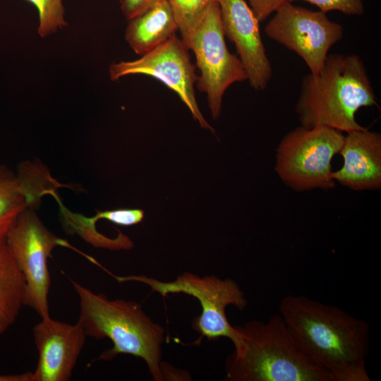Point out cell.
I'll return each instance as SVG.
<instances>
[{
  "label": "cell",
  "instance_id": "10",
  "mask_svg": "<svg viewBox=\"0 0 381 381\" xmlns=\"http://www.w3.org/2000/svg\"><path fill=\"white\" fill-rule=\"evenodd\" d=\"M109 72L113 81L131 74H143L159 80L178 95L202 128L214 131L196 100L195 66L190 61L188 49L176 35L136 60L111 64Z\"/></svg>",
  "mask_w": 381,
  "mask_h": 381
},
{
  "label": "cell",
  "instance_id": "7",
  "mask_svg": "<svg viewBox=\"0 0 381 381\" xmlns=\"http://www.w3.org/2000/svg\"><path fill=\"white\" fill-rule=\"evenodd\" d=\"M5 242L25 279V306L32 308L41 318L50 316L48 258L56 246H71L49 231L33 208L20 214Z\"/></svg>",
  "mask_w": 381,
  "mask_h": 381
},
{
  "label": "cell",
  "instance_id": "18",
  "mask_svg": "<svg viewBox=\"0 0 381 381\" xmlns=\"http://www.w3.org/2000/svg\"><path fill=\"white\" fill-rule=\"evenodd\" d=\"M184 44L202 20L210 5L217 0H168Z\"/></svg>",
  "mask_w": 381,
  "mask_h": 381
},
{
  "label": "cell",
  "instance_id": "3",
  "mask_svg": "<svg viewBox=\"0 0 381 381\" xmlns=\"http://www.w3.org/2000/svg\"><path fill=\"white\" fill-rule=\"evenodd\" d=\"M71 282L80 301L77 322L86 336L108 338L112 342V348L104 351L98 359L110 361L119 354H130L144 360L154 380H164V327L152 321L135 301L109 299L75 281Z\"/></svg>",
  "mask_w": 381,
  "mask_h": 381
},
{
  "label": "cell",
  "instance_id": "1",
  "mask_svg": "<svg viewBox=\"0 0 381 381\" xmlns=\"http://www.w3.org/2000/svg\"><path fill=\"white\" fill-rule=\"evenodd\" d=\"M279 313L305 356L331 381H370V327L340 308L304 296L281 299Z\"/></svg>",
  "mask_w": 381,
  "mask_h": 381
},
{
  "label": "cell",
  "instance_id": "23",
  "mask_svg": "<svg viewBox=\"0 0 381 381\" xmlns=\"http://www.w3.org/2000/svg\"><path fill=\"white\" fill-rule=\"evenodd\" d=\"M164 0H120L121 10L128 20Z\"/></svg>",
  "mask_w": 381,
  "mask_h": 381
},
{
  "label": "cell",
  "instance_id": "5",
  "mask_svg": "<svg viewBox=\"0 0 381 381\" xmlns=\"http://www.w3.org/2000/svg\"><path fill=\"white\" fill-rule=\"evenodd\" d=\"M342 132L325 126L298 127L286 134L276 149L275 171L296 191L332 189V160L342 147Z\"/></svg>",
  "mask_w": 381,
  "mask_h": 381
},
{
  "label": "cell",
  "instance_id": "21",
  "mask_svg": "<svg viewBox=\"0 0 381 381\" xmlns=\"http://www.w3.org/2000/svg\"><path fill=\"white\" fill-rule=\"evenodd\" d=\"M101 219L119 226H129L141 222L145 212L141 209H117L97 212Z\"/></svg>",
  "mask_w": 381,
  "mask_h": 381
},
{
  "label": "cell",
  "instance_id": "8",
  "mask_svg": "<svg viewBox=\"0 0 381 381\" xmlns=\"http://www.w3.org/2000/svg\"><path fill=\"white\" fill-rule=\"evenodd\" d=\"M192 50L200 71L198 89L207 95L212 116L219 118L222 98L234 83L248 79L238 56L229 52L223 32L217 1L208 7L202 20L186 43Z\"/></svg>",
  "mask_w": 381,
  "mask_h": 381
},
{
  "label": "cell",
  "instance_id": "11",
  "mask_svg": "<svg viewBox=\"0 0 381 381\" xmlns=\"http://www.w3.org/2000/svg\"><path fill=\"white\" fill-rule=\"evenodd\" d=\"M225 37L235 45L250 86L264 90L272 68L262 40L259 21L245 0H217Z\"/></svg>",
  "mask_w": 381,
  "mask_h": 381
},
{
  "label": "cell",
  "instance_id": "17",
  "mask_svg": "<svg viewBox=\"0 0 381 381\" xmlns=\"http://www.w3.org/2000/svg\"><path fill=\"white\" fill-rule=\"evenodd\" d=\"M50 195L56 198L59 205L61 221L68 234H77L95 248L114 250H128L133 248V241L120 231L115 238H109L99 233L96 229V222L101 219L98 213L92 217H87L81 214L73 212L64 207L55 190L52 191Z\"/></svg>",
  "mask_w": 381,
  "mask_h": 381
},
{
  "label": "cell",
  "instance_id": "20",
  "mask_svg": "<svg viewBox=\"0 0 381 381\" xmlns=\"http://www.w3.org/2000/svg\"><path fill=\"white\" fill-rule=\"evenodd\" d=\"M296 1L311 4L326 13L337 11L349 16H361L365 12L363 0H289V2Z\"/></svg>",
  "mask_w": 381,
  "mask_h": 381
},
{
  "label": "cell",
  "instance_id": "12",
  "mask_svg": "<svg viewBox=\"0 0 381 381\" xmlns=\"http://www.w3.org/2000/svg\"><path fill=\"white\" fill-rule=\"evenodd\" d=\"M33 336L39 359L31 381L69 380L86 341L80 325L49 316L34 327Z\"/></svg>",
  "mask_w": 381,
  "mask_h": 381
},
{
  "label": "cell",
  "instance_id": "13",
  "mask_svg": "<svg viewBox=\"0 0 381 381\" xmlns=\"http://www.w3.org/2000/svg\"><path fill=\"white\" fill-rule=\"evenodd\" d=\"M58 183L42 165L25 162L16 174L0 166V242L6 236L20 214L33 208L43 195L55 190Z\"/></svg>",
  "mask_w": 381,
  "mask_h": 381
},
{
  "label": "cell",
  "instance_id": "15",
  "mask_svg": "<svg viewBox=\"0 0 381 381\" xmlns=\"http://www.w3.org/2000/svg\"><path fill=\"white\" fill-rule=\"evenodd\" d=\"M177 24L168 0H164L128 20L125 39L140 56L176 35Z\"/></svg>",
  "mask_w": 381,
  "mask_h": 381
},
{
  "label": "cell",
  "instance_id": "22",
  "mask_svg": "<svg viewBox=\"0 0 381 381\" xmlns=\"http://www.w3.org/2000/svg\"><path fill=\"white\" fill-rule=\"evenodd\" d=\"M289 0H248L259 22L265 20Z\"/></svg>",
  "mask_w": 381,
  "mask_h": 381
},
{
  "label": "cell",
  "instance_id": "2",
  "mask_svg": "<svg viewBox=\"0 0 381 381\" xmlns=\"http://www.w3.org/2000/svg\"><path fill=\"white\" fill-rule=\"evenodd\" d=\"M373 106L377 97L361 57L331 54L318 73L303 77L296 111L304 128L322 126L347 133L365 128L356 114Z\"/></svg>",
  "mask_w": 381,
  "mask_h": 381
},
{
  "label": "cell",
  "instance_id": "19",
  "mask_svg": "<svg viewBox=\"0 0 381 381\" xmlns=\"http://www.w3.org/2000/svg\"><path fill=\"white\" fill-rule=\"evenodd\" d=\"M37 8L39 15L37 32L45 37L68 25L64 18L62 0H26Z\"/></svg>",
  "mask_w": 381,
  "mask_h": 381
},
{
  "label": "cell",
  "instance_id": "14",
  "mask_svg": "<svg viewBox=\"0 0 381 381\" xmlns=\"http://www.w3.org/2000/svg\"><path fill=\"white\" fill-rule=\"evenodd\" d=\"M339 153L343 165L332 173L335 181L356 191L380 188V133L367 128L347 133Z\"/></svg>",
  "mask_w": 381,
  "mask_h": 381
},
{
  "label": "cell",
  "instance_id": "4",
  "mask_svg": "<svg viewBox=\"0 0 381 381\" xmlns=\"http://www.w3.org/2000/svg\"><path fill=\"white\" fill-rule=\"evenodd\" d=\"M234 327L236 341L226 361L225 380L331 381L300 351L279 313Z\"/></svg>",
  "mask_w": 381,
  "mask_h": 381
},
{
  "label": "cell",
  "instance_id": "24",
  "mask_svg": "<svg viewBox=\"0 0 381 381\" xmlns=\"http://www.w3.org/2000/svg\"><path fill=\"white\" fill-rule=\"evenodd\" d=\"M32 372L22 374L1 375L0 381H31Z\"/></svg>",
  "mask_w": 381,
  "mask_h": 381
},
{
  "label": "cell",
  "instance_id": "9",
  "mask_svg": "<svg viewBox=\"0 0 381 381\" xmlns=\"http://www.w3.org/2000/svg\"><path fill=\"white\" fill-rule=\"evenodd\" d=\"M265 31L270 39L300 56L314 74L321 69L330 48L344 35L343 27L326 13L289 1L274 12Z\"/></svg>",
  "mask_w": 381,
  "mask_h": 381
},
{
  "label": "cell",
  "instance_id": "16",
  "mask_svg": "<svg viewBox=\"0 0 381 381\" xmlns=\"http://www.w3.org/2000/svg\"><path fill=\"white\" fill-rule=\"evenodd\" d=\"M26 282L5 241L0 242V337L25 306Z\"/></svg>",
  "mask_w": 381,
  "mask_h": 381
},
{
  "label": "cell",
  "instance_id": "6",
  "mask_svg": "<svg viewBox=\"0 0 381 381\" xmlns=\"http://www.w3.org/2000/svg\"><path fill=\"white\" fill-rule=\"evenodd\" d=\"M116 279L119 282L144 283L162 296L179 293L193 296L200 302L202 311L193 319V328L209 340L226 337L233 344L236 341V330L227 320L226 308L234 306L243 310L247 307L248 301L239 285L232 279H222L214 275L200 277L190 272H184L171 282L142 275Z\"/></svg>",
  "mask_w": 381,
  "mask_h": 381
}]
</instances>
